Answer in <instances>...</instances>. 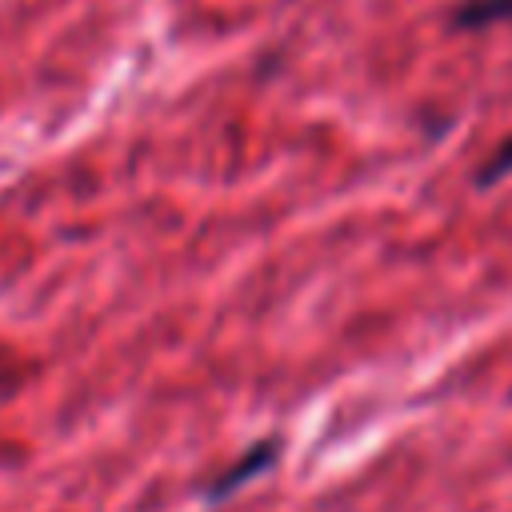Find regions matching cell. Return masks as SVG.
Returning a JSON list of instances; mask_svg holds the SVG:
<instances>
[{
    "instance_id": "6da1fadb",
    "label": "cell",
    "mask_w": 512,
    "mask_h": 512,
    "mask_svg": "<svg viewBox=\"0 0 512 512\" xmlns=\"http://www.w3.org/2000/svg\"><path fill=\"white\" fill-rule=\"evenodd\" d=\"M276 456H280V448H276V440H260V444H252L232 468H224L212 484H208V500H224V496H232V492H240L248 480H256L260 472H268L272 464H276Z\"/></svg>"
},
{
    "instance_id": "7a4b0ae2",
    "label": "cell",
    "mask_w": 512,
    "mask_h": 512,
    "mask_svg": "<svg viewBox=\"0 0 512 512\" xmlns=\"http://www.w3.org/2000/svg\"><path fill=\"white\" fill-rule=\"evenodd\" d=\"M512 20V0H464L452 8V28L476 32V28H492Z\"/></svg>"
},
{
    "instance_id": "3957f363",
    "label": "cell",
    "mask_w": 512,
    "mask_h": 512,
    "mask_svg": "<svg viewBox=\"0 0 512 512\" xmlns=\"http://www.w3.org/2000/svg\"><path fill=\"white\" fill-rule=\"evenodd\" d=\"M508 172H512V136H508V140H504V144L484 160V168L476 172V184H480V188H488V184L504 180Z\"/></svg>"
}]
</instances>
